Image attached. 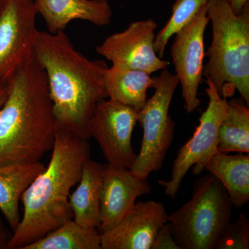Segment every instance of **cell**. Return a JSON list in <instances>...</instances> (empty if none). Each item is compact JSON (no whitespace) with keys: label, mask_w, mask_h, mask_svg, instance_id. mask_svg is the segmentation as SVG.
Returning a JSON list of instances; mask_svg holds the SVG:
<instances>
[{"label":"cell","mask_w":249,"mask_h":249,"mask_svg":"<svg viewBox=\"0 0 249 249\" xmlns=\"http://www.w3.org/2000/svg\"><path fill=\"white\" fill-rule=\"evenodd\" d=\"M205 170L213 175L225 188L232 205L241 208L249 201V155L217 152Z\"/></svg>","instance_id":"17"},{"label":"cell","mask_w":249,"mask_h":249,"mask_svg":"<svg viewBox=\"0 0 249 249\" xmlns=\"http://www.w3.org/2000/svg\"><path fill=\"white\" fill-rule=\"evenodd\" d=\"M168 218L162 203H135L115 227L101 232V249H152L157 232Z\"/></svg>","instance_id":"12"},{"label":"cell","mask_w":249,"mask_h":249,"mask_svg":"<svg viewBox=\"0 0 249 249\" xmlns=\"http://www.w3.org/2000/svg\"><path fill=\"white\" fill-rule=\"evenodd\" d=\"M13 234L10 232L0 219V249H9V244Z\"/></svg>","instance_id":"24"},{"label":"cell","mask_w":249,"mask_h":249,"mask_svg":"<svg viewBox=\"0 0 249 249\" xmlns=\"http://www.w3.org/2000/svg\"><path fill=\"white\" fill-rule=\"evenodd\" d=\"M227 1L231 6L232 11L237 15L240 14L246 5L249 4V0H227Z\"/></svg>","instance_id":"25"},{"label":"cell","mask_w":249,"mask_h":249,"mask_svg":"<svg viewBox=\"0 0 249 249\" xmlns=\"http://www.w3.org/2000/svg\"><path fill=\"white\" fill-rule=\"evenodd\" d=\"M22 249H101V234L72 219Z\"/></svg>","instance_id":"20"},{"label":"cell","mask_w":249,"mask_h":249,"mask_svg":"<svg viewBox=\"0 0 249 249\" xmlns=\"http://www.w3.org/2000/svg\"><path fill=\"white\" fill-rule=\"evenodd\" d=\"M209 23L206 4L188 25L175 34L170 49L175 74L181 86L183 107L188 114L194 112L201 105L198 91L204 66L205 31Z\"/></svg>","instance_id":"10"},{"label":"cell","mask_w":249,"mask_h":249,"mask_svg":"<svg viewBox=\"0 0 249 249\" xmlns=\"http://www.w3.org/2000/svg\"><path fill=\"white\" fill-rule=\"evenodd\" d=\"M179 84L176 74L165 70L153 76L155 93L138 111V123L143 130L140 152L131 171L139 178H147L163 166L175 134V124L170 115L172 101Z\"/></svg>","instance_id":"6"},{"label":"cell","mask_w":249,"mask_h":249,"mask_svg":"<svg viewBox=\"0 0 249 249\" xmlns=\"http://www.w3.org/2000/svg\"><path fill=\"white\" fill-rule=\"evenodd\" d=\"M218 151L249 153V109L242 97L228 101V111L218 134Z\"/></svg>","instance_id":"19"},{"label":"cell","mask_w":249,"mask_h":249,"mask_svg":"<svg viewBox=\"0 0 249 249\" xmlns=\"http://www.w3.org/2000/svg\"><path fill=\"white\" fill-rule=\"evenodd\" d=\"M210 0H176L171 16L166 24L156 35L154 48L160 58L164 55L167 45L173 36L186 27L194 19L199 10Z\"/></svg>","instance_id":"21"},{"label":"cell","mask_w":249,"mask_h":249,"mask_svg":"<svg viewBox=\"0 0 249 249\" xmlns=\"http://www.w3.org/2000/svg\"><path fill=\"white\" fill-rule=\"evenodd\" d=\"M42 162L0 165V211L16 231L20 222L19 202L34 178L45 169Z\"/></svg>","instance_id":"16"},{"label":"cell","mask_w":249,"mask_h":249,"mask_svg":"<svg viewBox=\"0 0 249 249\" xmlns=\"http://www.w3.org/2000/svg\"><path fill=\"white\" fill-rule=\"evenodd\" d=\"M37 14L45 20L49 33L64 31L75 19L99 27L111 22L112 10L107 0H34Z\"/></svg>","instance_id":"14"},{"label":"cell","mask_w":249,"mask_h":249,"mask_svg":"<svg viewBox=\"0 0 249 249\" xmlns=\"http://www.w3.org/2000/svg\"><path fill=\"white\" fill-rule=\"evenodd\" d=\"M37 16L34 0H8L0 16V88L35 55Z\"/></svg>","instance_id":"8"},{"label":"cell","mask_w":249,"mask_h":249,"mask_svg":"<svg viewBox=\"0 0 249 249\" xmlns=\"http://www.w3.org/2000/svg\"><path fill=\"white\" fill-rule=\"evenodd\" d=\"M152 249H182L174 238L168 222L163 224L157 232Z\"/></svg>","instance_id":"23"},{"label":"cell","mask_w":249,"mask_h":249,"mask_svg":"<svg viewBox=\"0 0 249 249\" xmlns=\"http://www.w3.org/2000/svg\"><path fill=\"white\" fill-rule=\"evenodd\" d=\"M208 16L212 41L203 76L213 82L222 97L227 98L230 88L249 106V4L237 15L227 0H210Z\"/></svg>","instance_id":"4"},{"label":"cell","mask_w":249,"mask_h":249,"mask_svg":"<svg viewBox=\"0 0 249 249\" xmlns=\"http://www.w3.org/2000/svg\"><path fill=\"white\" fill-rule=\"evenodd\" d=\"M232 206L215 177H201L194 183L191 199L168 214L174 238L182 249H215L231 224Z\"/></svg>","instance_id":"5"},{"label":"cell","mask_w":249,"mask_h":249,"mask_svg":"<svg viewBox=\"0 0 249 249\" xmlns=\"http://www.w3.org/2000/svg\"><path fill=\"white\" fill-rule=\"evenodd\" d=\"M138 111L115 100L98 103L90 121V134L101 147L108 164L130 169L137 157L132 145Z\"/></svg>","instance_id":"9"},{"label":"cell","mask_w":249,"mask_h":249,"mask_svg":"<svg viewBox=\"0 0 249 249\" xmlns=\"http://www.w3.org/2000/svg\"><path fill=\"white\" fill-rule=\"evenodd\" d=\"M249 220L241 213L235 222L229 224L218 240L215 249H249Z\"/></svg>","instance_id":"22"},{"label":"cell","mask_w":249,"mask_h":249,"mask_svg":"<svg viewBox=\"0 0 249 249\" xmlns=\"http://www.w3.org/2000/svg\"><path fill=\"white\" fill-rule=\"evenodd\" d=\"M103 173L104 165L88 159L76 189L70 194L73 220L83 227L97 229L101 225L100 196Z\"/></svg>","instance_id":"15"},{"label":"cell","mask_w":249,"mask_h":249,"mask_svg":"<svg viewBox=\"0 0 249 249\" xmlns=\"http://www.w3.org/2000/svg\"><path fill=\"white\" fill-rule=\"evenodd\" d=\"M35 56L47 76L57 127L89 141L95 108L107 98V64L85 56L64 31H39Z\"/></svg>","instance_id":"1"},{"label":"cell","mask_w":249,"mask_h":249,"mask_svg":"<svg viewBox=\"0 0 249 249\" xmlns=\"http://www.w3.org/2000/svg\"><path fill=\"white\" fill-rule=\"evenodd\" d=\"M9 86L0 88V108L4 104L6 98H7L8 94H9Z\"/></svg>","instance_id":"26"},{"label":"cell","mask_w":249,"mask_h":249,"mask_svg":"<svg viewBox=\"0 0 249 249\" xmlns=\"http://www.w3.org/2000/svg\"><path fill=\"white\" fill-rule=\"evenodd\" d=\"M57 128L47 76L34 55L0 108V165L40 161L53 148Z\"/></svg>","instance_id":"3"},{"label":"cell","mask_w":249,"mask_h":249,"mask_svg":"<svg viewBox=\"0 0 249 249\" xmlns=\"http://www.w3.org/2000/svg\"><path fill=\"white\" fill-rule=\"evenodd\" d=\"M7 1L8 0H0V16L2 14Z\"/></svg>","instance_id":"27"},{"label":"cell","mask_w":249,"mask_h":249,"mask_svg":"<svg viewBox=\"0 0 249 249\" xmlns=\"http://www.w3.org/2000/svg\"><path fill=\"white\" fill-rule=\"evenodd\" d=\"M157 24L152 19L135 21L120 32L108 36L96 48V53L114 66L142 70L152 74L165 70L168 62L154 48Z\"/></svg>","instance_id":"11"},{"label":"cell","mask_w":249,"mask_h":249,"mask_svg":"<svg viewBox=\"0 0 249 249\" xmlns=\"http://www.w3.org/2000/svg\"><path fill=\"white\" fill-rule=\"evenodd\" d=\"M206 83L209 97L207 107L199 118V124L191 138L178 150L170 179L158 181L159 184L164 188L165 196L172 199L176 197L183 178L191 168L193 175H200L211 159L219 152V126L227 115L229 101L219 94L209 78H206Z\"/></svg>","instance_id":"7"},{"label":"cell","mask_w":249,"mask_h":249,"mask_svg":"<svg viewBox=\"0 0 249 249\" xmlns=\"http://www.w3.org/2000/svg\"><path fill=\"white\" fill-rule=\"evenodd\" d=\"M52 150L48 165L21 196L23 217L9 249H22L73 218L70 192L79 182L91 146L88 140L58 127Z\"/></svg>","instance_id":"2"},{"label":"cell","mask_w":249,"mask_h":249,"mask_svg":"<svg viewBox=\"0 0 249 249\" xmlns=\"http://www.w3.org/2000/svg\"><path fill=\"white\" fill-rule=\"evenodd\" d=\"M152 74L142 70L118 66L108 67L105 78L107 98L140 110L152 88Z\"/></svg>","instance_id":"18"},{"label":"cell","mask_w":249,"mask_h":249,"mask_svg":"<svg viewBox=\"0 0 249 249\" xmlns=\"http://www.w3.org/2000/svg\"><path fill=\"white\" fill-rule=\"evenodd\" d=\"M147 178H139L129 168L104 165L100 196L101 232L115 227L135 204L139 196L149 194Z\"/></svg>","instance_id":"13"}]
</instances>
